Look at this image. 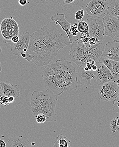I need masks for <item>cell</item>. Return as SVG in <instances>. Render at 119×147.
Returning <instances> with one entry per match:
<instances>
[{
	"mask_svg": "<svg viewBox=\"0 0 119 147\" xmlns=\"http://www.w3.org/2000/svg\"><path fill=\"white\" fill-rule=\"evenodd\" d=\"M71 44L66 33L53 21L31 34L27 53L34 56L32 61L37 66H47L59 50Z\"/></svg>",
	"mask_w": 119,
	"mask_h": 147,
	"instance_id": "obj_1",
	"label": "cell"
},
{
	"mask_svg": "<svg viewBox=\"0 0 119 147\" xmlns=\"http://www.w3.org/2000/svg\"><path fill=\"white\" fill-rule=\"evenodd\" d=\"M42 77L45 88L48 87L57 95L75 90L79 85L75 67L68 61L58 59L49 63L43 70Z\"/></svg>",
	"mask_w": 119,
	"mask_h": 147,
	"instance_id": "obj_2",
	"label": "cell"
},
{
	"mask_svg": "<svg viewBox=\"0 0 119 147\" xmlns=\"http://www.w3.org/2000/svg\"><path fill=\"white\" fill-rule=\"evenodd\" d=\"M50 89L42 91H34L30 98L31 109L34 117L40 113L46 115L48 122H56L55 113L57 96Z\"/></svg>",
	"mask_w": 119,
	"mask_h": 147,
	"instance_id": "obj_3",
	"label": "cell"
},
{
	"mask_svg": "<svg viewBox=\"0 0 119 147\" xmlns=\"http://www.w3.org/2000/svg\"><path fill=\"white\" fill-rule=\"evenodd\" d=\"M104 44L98 42L94 45L85 44L79 40L72 43L70 50V59L79 67H85L86 64L92 61L97 62L104 49Z\"/></svg>",
	"mask_w": 119,
	"mask_h": 147,
	"instance_id": "obj_4",
	"label": "cell"
},
{
	"mask_svg": "<svg viewBox=\"0 0 119 147\" xmlns=\"http://www.w3.org/2000/svg\"><path fill=\"white\" fill-rule=\"evenodd\" d=\"M87 22L88 24L89 32L90 37H95L100 41L104 40L105 28L103 18L100 17L88 16Z\"/></svg>",
	"mask_w": 119,
	"mask_h": 147,
	"instance_id": "obj_5",
	"label": "cell"
},
{
	"mask_svg": "<svg viewBox=\"0 0 119 147\" xmlns=\"http://www.w3.org/2000/svg\"><path fill=\"white\" fill-rule=\"evenodd\" d=\"M1 30L4 43L9 42L14 36L19 34L18 24L12 17L6 18L2 21Z\"/></svg>",
	"mask_w": 119,
	"mask_h": 147,
	"instance_id": "obj_6",
	"label": "cell"
},
{
	"mask_svg": "<svg viewBox=\"0 0 119 147\" xmlns=\"http://www.w3.org/2000/svg\"><path fill=\"white\" fill-rule=\"evenodd\" d=\"M119 94V87L115 82H110L100 85L98 91L100 98L105 101L114 100Z\"/></svg>",
	"mask_w": 119,
	"mask_h": 147,
	"instance_id": "obj_7",
	"label": "cell"
},
{
	"mask_svg": "<svg viewBox=\"0 0 119 147\" xmlns=\"http://www.w3.org/2000/svg\"><path fill=\"white\" fill-rule=\"evenodd\" d=\"M108 3L107 0H91L85 7L88 16L101 17L108 11Z\"/></svg>",
	"mask_w": 119,
	"mask_h": 147,
	"instance_id": "obj_8",
	"label": "cell"
},
{
	"mask_svg": "<svg viewBox=\"0 0 119 147\" xmlns=\"http://www.w3.org/2000/svg\"><path fill=\"white\" fill-rule=\"evenodd\" d=\"M105 35L112 38H119V19L111 16L108 12L103 18Z\"/></svg>",
	"mask_w": 119,
	"mask_h": 147,
	"instance_id": "obj_9",
	"label": "cell"
},
{
	"mask_svg": "<svg viewBox=\"0 0 119 147\" xmlns=\"http://www.w3.org/2000/svg\"><path fill=\"white\" fill-rule=\"evenodd\" d=\"M97 66V70L95 71V79L98 85H101L110 82H115L116 80L113 76L111 71L104 65L100 62H96Z\"/></svg>",
	"mask_w": 119,
	"mask_h": 147,
	"instance_id": "obj_10",
	"label": "cell"
},
{
	"mask_svg": "<svg viewBox=\"0 0 119 147\" xmlns=\"http://www.w3.org/2000/svg\"><path fill=\"white\" fill-rule=\"evenodd\" d=\"M31 35L26 32L19 36L18 42L11 46V51L14 55L19 56L22 53H27L29 47Z\"/></svg>",
	"mask_w": 119,
	"mask_h": 147,
	"instance_id": "obj_11",
	"label": "cell"
},
{
	"mask_svg": "<svg viewBox=\"0 0 119 147\" xmlns=\"http://www.w3.org/2000/svg\"><path fill=\"white\" fill-rule=\"evenodd\" d=\"M52 21H55L61 26L63 30L66 33L71 43L72 44L74 41L79 40L78 36H75L73 35L71 32V25L66 20L65 16L63 13H56L50 18Z\"/></svg>",
	"mask_w": 119,
	"mask_h": 147,
	"instance_id": "obj_12",
	"label": "cell"
},
{
	"mask_svg": "<svg viewBox=\"0 0 119 147\" xmlns=\"http://www.w3.org/2000/svg\"><path fill=\"white\" fill-rule=\"evenodd\" d=\"M102 56L119 62V41L114 40L106 44Z\"/></svg>",
	"mask_w": 119,
	"mask_h": 147,
	"instance_id": "obj_13",
	"label": "cell"
},
{
	"mask_svg": "<svg viewBox=\"0 0 119 147\" xmlns=\"http://www.w3.org/2000/svg\"><path fill=\"white\" fill-rule=\"evenodd\" d=\"M76 74L79 84L86 88L91 87V80L95 79V71L92 69L86 71L84 70V67H79Z\"/></svg>",
	"mask_w": 119,
	"mask_h": 147,
	"instance_id": "obj_14",
	"label": "cell"
},
{
	"mask_svg": "<svg viewBox=\"0 0 119 147\" xmlns=\"http://www.w3.org/2000/svg\"><path fill=\"white\" fill-rule=\"evenodd\" d=\"M0 90L2 93L7 97L13 96L16 98L20 95V90L17 85L12 84H8L4 82H0Z\"/></svg>",
	"mask_w": 119,
	"mask_h": 147,
	"instance_id": "obj_15",
	"label": "cell"
},
{
	"mask_svg": "<svg viewBox=\"0 0 119 147\" xmlns=\"http://www.w3.org/2000/svg\"><path fill=\"white\" fill-rule=\"evenodd\" d=\"M32 146L26 137L23 136L13 137L9 139L7 143V147H28Z\"/></svg>",
	"mask_w": 119,
	"mask_h": 147,
	"instance_id": "obj_16",
	"label": "cell"
},
{
	"mask_svg": "<svg viewBox=\"0 0 119 147\" xmlns=\"http://www.w3.org/2000/svg\"><path fill=\"white\" fill-rule=\"evenodd\" d=\"M108 11L111 16L119 19V0H107Z\"/></svg>",
	"mask_w": 119,
	"mask_h": 147,
	"instance_id": "obj_17",
	"label": "cell"
},
{
	"mask_svg": "<svg viewBox=\"0 0 119 147\" xmlns=\"http://www.w3.org/2000/svg\"><path fill=\"white\" fill-rule=\"evenodd\" d=\"M71 140L63 134L58 135L54 143V147H70Z\"/></svg>",
	"mask_w": 119,
	"mask_h": 147,
	"instance_id": "obj_18",
	"label": "cell"
},
{
	"mask_svg": "<svg viewBox=\"0 0 119 147\" xmlns=\"http://www.w3.org/2000/svg\"><path fill=\"white\" fill-rule=\"evenodd\" d=\"M78 29L79 32L81 33V34L89 35L88 24L85 21L81 20L78 22Z\"/></svg>",
	"mask_w": 119,
	"mask_h": 147,
	"instance_id": "obj_19",
	"label": "cell"
},
{
	"mask_svg": "<svg viewBox=\"0 0 119 147\" xmlns=\"http://www.w3.org/2000/svg\"><path fill=\"white\" fill-rule=\"evenodd\" d=\"M115 80L119 78V62L114 61L112 67L110 70Z\"/></svg>",
	"mask_w": 119,
	"mask_h": 147,
	"instance_id": "obj_20",
	"label": "cell"
},
{
	"mask_svg": "<svg viewBox=\"0 0 119 147\" xmlns=\"http://www.w3.org/2000/svg\"><path fill=\"white\" fill-rule=\"evenodd\" d=\"M10 104L8 97L3 95L0 91V109L8 106Z\"/></svg>",
	"mask_w": 119,
	"mask_h": 147,
	"instance_id": "obj_21",
	"label": "cell"
},
{
	"mask_svg": "<svg viewBox=\"0 0 119 147\" xmlns=\"http://www.w3.org/2000/svg\"><path fill=\"white\" fill-rule=\"evenodd\" d=\"M75 0H59V3L65 8H70L73 6Z\"/></svg>",
	"mask_w": 119,
	"mask_h": 147,
	"instance_id": "obj_22",
	"label": "cell"
},
{
	"mask_svg": "<svg viewBox=\"0 0 119 147\" xmlns=\"http://www.w3.org/2000/svg\"><path fill=\"white\" fill-rule=\"evenodd\" d=\"M113 110L115 113H119V94L116 97V98L113 100Z\"/></svg>",
	"mask_w": 119,
	"mask_h": 147,
	"instance_id": "obj_23",
	"label": "cell"
},
{
	"mask_svg": "<svg viewBox=\"0 0 119 147\" xmlns=\"http://www.w3.org/2000/svg\"><path fill=\"white\" fill-rule=\"evenodd\" d=\"M117 118H114L112 120L110 123V128L113 133H114L117 131L119 130V126L117 125Z\"/></svg>",
	"mask_w": 119,
	"mask_h": 147,
	"instance_id": "obj_24",
	"label": "cell"
},
{
	"mask_svg": "<svg viewBox=\"0 0 119 147\" xmlns=\"http://www.w3.org/2000/svg\"><path fill=\"white\" fill-rule=\"evenodd\" d=\"M36 121L38 123H43L47 121V117L44 114L40 113L35 117Z\"/></svg>",
	"mask_w": 119,
	"mask_h": 147,
	"instance_id": "obj_25",
	"label": "cell"
},
{
	"mask_svg": "<svg viewBox=\"0 0 119 147\" xmlns=\"http://www.w3.org/2000/svg\"><path fill=\"white\" fill-rule=\"evenodd\" d=\"M84 15V10L81 8L80 9L75 13V19L77 20H81L83 18Z\"/></svg>",
	"mask_w": 119,
	"mask_h": 147,
	"instance_id": "obj_26",
	"label": "cell"
},
{
	"mask_svg": "<svg viewBox=\"0 0 119 147\" xmlns=\"http://www.w3.org/2000/svg\"><path fill=\"white\" fill-rule=\"evenodd\" d=\"M71 32L74 36H78V33L79 32L78 29V23H75L71 25Z\"/></svg>",
	"mask_w": 119,
	"mask_h": 147,
	"instance_id": "obj_27",
	"label": "cell"
},
{
	"mask_svg": "<svg viewBox=\"0 0 119 147\" xmlns=\"http://www.w3.org/2000/svg\"><path fill=\"white\" fill-rule=\"evenodd\" d=\"M81 35L80 37L81 39L79 40L85 44H89V39L91 37L90 35L87 34H81Z\"/></svg>",
	"mask_w": 119,
	"mask_h": 147,
	"instance_id": "obj_28",
	"label": "cell"
},
{
	"mask_svg": "<svg viewBox=\"0 0 119 147\" xmlns=\"http://www.w3.org/2000/svg\"><path fill=\"white\" fill-rule=\"evenodd\" d=\"M99 42H100V41L98 39L95 38V37H90V39H89V44L90 45H94Z\"/></svg>",
	"mask_w": 119,
	"mask_h": 147,
	"instance_id": "obj_29",
	"label": "cell"
},
{
	"mask_svg": "<svg viewBox=\"0 0 119 147\" xmlns=\"http://www.w3.org/2000/svg\"><path fill=\"white\" fill-rule=\"evenodd\" d=\"M34 56L33 55H32V54H30V53H28L27 52V54H26V57L25 58V59L27 60L28 62H30L31 61H32L33 59H34Z\"/></svg>",
	"mask_w": 119,
	"mask_h": 147,
	"instance_id": "obj_30",
	"label": "cell"
},
{
	"mask_svg": "<svg viewBox=\"0 0 119 147\" xmlns=\"http://www.w3.org/2000/svg\"><path fill=\"white\" fill-rule=\"evenodd\" d=\"M37 3H46L52 1L53 0H34Z\"/></svg>",
	"mask_w": 119,
	"mask_h": 147,
	"instance_id": "obj_31",
	"label": "cell"
},
{
	"mask_svg": "<svg viewBox=\"0 0 119 147\" xmlns=\"http://www.w3.org/2000/svg\"><path fill=\"white\" fill-rule=\"evenodd\" d=\"M19 40V37L18 35H15L13 36L12 38H11V41L13 43H15L18 42Z\"/></svg>",
	"mask_w": 119,
	"mask_h": 147,
	"instance_id": "obj_32",
	"label": "cell"
},
{
	"mask_svg": "<svg viewBox=\"0 0 119 147\" xmlns=\"http://www.w3.org/2000/svg\"><path fill=\"white\" fill-rule=\"evenodd\" d=\"M18 3L21 6H24L28 3L27 0H18Z\"/></svg>",
	"mask_w": 119,
	"mask_h": 147,
	"instance_id": "obj_33",
	"label": "cell"
},
{
	"mask_svg": "<svg viewBox=\"0 0 119 147\" xmlns=\"http://www.w3.org/2000/svg\"><path fill=\"white\" fill-rule=\"evenodd\" d=\"M16 98L15 97H13V96H9L8 97L9 101V103L10 104H12V103L15 102V100Z\"/></svg>",
	"mask_w": 119,
	"mask_h": 147,
	"instance_id": "obj_34",
	"label": "cell"
},
{
	"mask_svg": "<svg viewBox=\"0 0 119 147\" xmlns=\"http://www.w3.org/2000/svg\"><path fill=\"white\" fill-rule=\"evenodd\" d=\"M7 144L5 143L4 140L0 139V147H6Z\"/></svg>",
	"mask_w": 119,
	"mask_h": 147,
	"instance_id": "obj_35",
	"label": "cell"
},
{
	"mask_svg": "<svg viewBox=\"0 0 119 147\" xmlns=\"http://www.w3.org/2000/svg\"><path fill=\"white\" fill-rule=\"evenodd\" d=\"M92 66H93V65L91 64V62H88L86 64V66H87L89 69V70H91Z\"/></svg>",
	"mask_w": 119,
	"mask_h": 147,
	"instance_id": "obj_36",
	"label": "cell"
},
{
	"mask_svg": "<svg viewBox=\"0 0 119 147\" xmlns=\"http://www.w3.org/2000/svg\"><path fill=\"white\" fill-rule=\"evenodd\" d=\"M97 65L96 64H95V65H93L92 67V70H93L94 71H96L97 70Z\"/></svg>",
	"mask_w": 119,
	"mask_h": 147,
	"instance_id": "obj_37",
	"label": "cell"
},
{
	"mask_svg": "<svg viewBox=\"0 0 119 147\" xmlns=\"http://www.w3.org/2000/svg\"><path fill=\"white\" fill-rule=\"evenodd\" d=\"M26 54H27V53H21V55H20V56H21V57H23L24 58H25L26 57Z\"/></svg>",
	"mask_w": 119,
	"mask_h": 147,
	"instance_id": "obj_38",
	"label": "cell"
},
{
	"mask_svg": "<svg viewBox=\"0 0 119 147\" xmlns=\"http://www.w3.org/2000/svg\"><path fill=\"white\" fill-rule=\"evenodd\" d=\"M115 82H116V83H117V84H118V86L119 87V78L116 79Z\"/></svg>",
	"mask_w": 119,
	"mask_h": 147,
	"instance_id": "obj_39",
	"label": "cell"
},
{
	"mask_svg": "<svg viewBox=\"0 0 119 147\" xmlns=\"http://www.w3.org/2000/svg\"><path fill=\"white\" fill-rule=\"evenodd\" d=\"M117 125H118V126H119V117H117Z\"/></svg>",
	"mask_w": 119,
	"mask_h": 147,
	"instance_id": "obj_40",
	"label": "cell"
},
{
	"mask_svg": "<svg viewBox=\"0 0 119 147\" xmlns=\"http://www.w3.org/2000/svg\"><path fill=\"white\" fill-rule=\"evenodd\" d=\"M84 70H85V71H89V68H88V67H87V66H85V67H84Z\"/></svg>",
	"mask_w": 119,
	"mask_h": 147,
	"instance_id": "obj_41",
	"label": "cell"
},
{
	"mask_svg": "<svg viewBox=\"0 0 119 147\" xmlns=\"http://www.w3.org/2000/svg\"><path fill=\"white\" fill-rule=\"evenodd\" d=\"M2 71L1 66V60H0V72Z\"/></svg>",
	"mask_w": 119,
	"mask_h": 147,
	"instance_id": "obj_42",
	"label": "cell"
},
{
	"mask_svg": "<svg viewBox=\"0 0 119 147\" xmlns=\"http://www.w3.org/2000/svg\"><path fill=\"white\" fill-rule=\"evenodd\" d=\"M2 51V48L1 46V44H0V53H1Z\"/></svg>",
	"mask_w": 119,
	"mask_h": 147,
	"instance_id": "obj_43",
	"label": "cell"
},
{
	"mask_svg": "<svg viewBox=\"0 0 119 147\" xmlns=\"http://www.w3.org/2000/svg\"><path fill=\"white\" fill-rule=\"evenodd\" d=\"M35 143L34 142H32L31 143V145H32V146H34V145H35Z\"/></svg>",
	"mask_w": 119,
	"mask_h": 147,
	"instance_id": "obj_44",
	"label": "cell"
},
{
	"mask_svg": "<svg viewBox=\"0 0 119 147\" xmlns=\"http://www.w3.org/2000/svg\"><path fill=\"white\" fill-rule=\"evenodd\" d=\"M32 1V0H27L28 3H29L31 2V1Z\"/></svg>",
	"mask_w": 119,
	"mask_h": 147,
	"instance_id": "obj_45",
	"label": "cell"
},
{
	"mask_svg": "<svg viewBox=\"0 0 119 147\" xmlns=\"http://www.w3.org/2000/svg\"><path fill=\"white\" fill-rule=\"evenodd\" d=\"M81 1H84V0H81Z\"/></svg>",
	"mask_w": 119,
	"mask_h": 147,
	"instance_id": "obj_46",
	"label": "cell"
},
{
	"mask_svg": "<svg viewBox=\"0 0 119 147\" xmlns=\"http://www.w3.org/2000/svg\"><path fill=\"white\" fill-rule=\"evenodd\" d=\"M0 11H1V9H0Z\"/></svg>",
	"mask_w": 119,
	"mask_h": 147,
	"instance_id": "obj_47",
	"label": "cell"
},
{
	"mask_svg": "<svg viewBox=\"0 0 119 147\" xmlns=\"http://www.w3.org/2000/svg\"></svg>",
	"mask_w": 119,
	"mask_h": 147,
	"instance_id": "obj_48",
	"label": "cell"
},
{
	"mask_svg": "<svg viewBox=\"0 0 119 147\" xmlns=\"http://www.w3.org/2000/svg\"></svg>",
	"mask_w": 119,
	"mask_h": 147,
	"instance_id": "obj_49",
	"label": "cell"
}]
</instances>
